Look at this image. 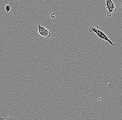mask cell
Masks as SVG:
<instances>
[{
    "label": "cell",
    "mask_w": 122,
    "mask_h": 120,
    "mask_svg": "<svg viewBox=\"0 0 122 120\" xmlns=\"http://www.w3.org/2000/svg\"><path fill=\"white\" fill-rule=\"evenodd\" d=\"M11 3H10L8 4L5 7V10L6 11L7 13H8L10 12V7L11 5Z\"/></svg>",
    "instance_id": "obj_4"
},
{
    "label": "cell",
    "mask_w": 122,
    "mask_h": 120,
    "mask_svg": "<svg viewBox=\"0 0 122 120\" xmlns=\"http://www.w3.org/2000/svg\"><path fill=\"white\" fill-rule=\"evenodd\" d=\"M38 32L41 36L46 38H49L51 36V33L48 29L38 25Z\"/></svg>",
    "instance_id": "obj_3"
},
{
    "label": "cell",
    "mask_w": 122,
    "mask_h": 120,
    "mask_svg": "<svg viewBox=\"0 0 122 120\" xmlns=\"http://www.w3.org/2000/svg\"><path fill=\"white\" fill-rule=\"evenodd\" d=\"M50 17L52 19H55L56 18L55 16V13H52L51 14V15H50Z\"/></svg>",
    "instance_id": "obj_5"
},
{
    "label": "cell",
    "mask_w": 122,
    "mask_h": 120,
    "mask_svg": "<svg viewBox=\"0 0 122 120\" xmlns=\"http://www.w3.org/2000/svg\"><path fill=\"white\" fill-rule=\"evenodd\" d=\"M106 1L107 5L106 8L108 10L107 13V16L108 18H110L113 13L117 11V9L112 1L110 0H106Z\"/></svg>",
    "instance_id": "obj_2"
},
{
    "label": "cell",
    "mask_w": 122,
    "mask_h": 120,
    "mask_svg": "<svg viewBox=\"0 0 122 120\" xmlns=\"http://www.w3.org/2000/svg\"><path fill=\"white\" fill-rule=\"evenodd\" d=\"M0 120H6L5 118L3 117H0Z\"/></svg>",
    "instance_id": "obj_6"
},
{
    "label": "cell",
    "mask_w": 122,
    "mask_h": 120,
    "mask_svg": "<svg viewBox=\"0 0 122 120\" xmlns=\"http://www.w3.org/2000/svg\"><path fill=\"white\" fill-rule=\"evenodd\" d=\"M88 31L90 33H94L100 38L107 42L109 43L111 46L113 47L115 46V44L109 38V36L106 35L104 33L99 30L98 26H97L96 27L94 26H92L89 28Z\"/></svg>",
    "instance_id": "obj_1"
}]
</instances>
